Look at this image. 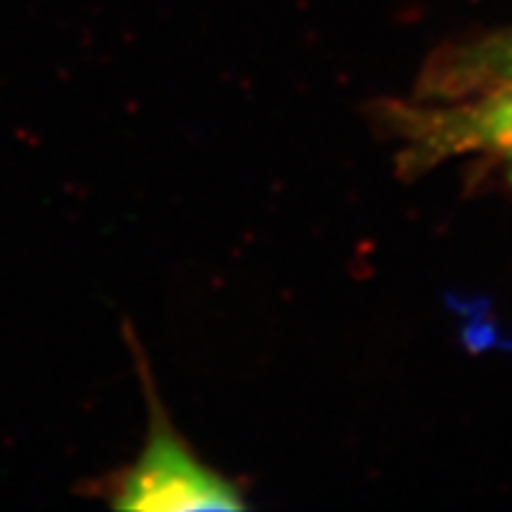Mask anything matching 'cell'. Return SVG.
<instances>
[{"label": "cell", "mask_w": 512, "mask_h": 512, "mask_svg": "<svg viewBox=\"0 0 512 512\" xmlns=\"http://www.w3.org/2000/svg\"><path fill=\"white\" fill-rule=\"evenodd\" d=\"M377 115L405 173L463 155L512 162V37L439 55L416 100L379 102Z\"/></svg>", "instance_id": "1"}, {"label": "cell", "mask_w": 512, "mask_h": 512, "mask_svg": "<svg viewBox=\"0 0 512 512\" xmlns=\"http://www.w3.org/2000/svg\"><path fill=\"white\" fill-rule=\"evenodd\" d=\"M147 382L149 429L134 463L105 481V499L115 510H246L236 481L204 463L162 411L155 384L139 358Z\"/></svg>", "instance_id": "2"}]
</instances>
